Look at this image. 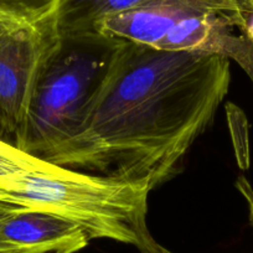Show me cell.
Segmentation results:
<instances>
[{
    "instance_id": "cell-1",
    "label": "cell",
    "mask_w": 253,
    "mask_h": 253,
    "mask_svg": "<svg viewBox=\"0 0 253 253\" xmlns=\"http://www.w3.org/2000/svg\"><path fill=\"white\" fill-rule=\"evenodd\" d=\"M230 82L225 57L124 41L76 133L40 158L152 191L177 174Z\"/></svg>"
},
{
    "instance_id": "cell-2",
    "label": "cell",
    "mask_w": 253,
    "mask_h": 253,
    "mask_svg": "<svg viewBox=\"0 0 253 253\" xmlns=\"http://www.w3.org/2000/svg\"><path fill=\"white\" fill-rule=\"evenodd\" d=\"M142 184L42 165L0 185V203L51 213L76 223L91 240H112L140 253H167L148 227V196Z\"/></svg>"
},
{
    "instance_id": "cell-3",
    "label": "cell",
    "mask_w": 253,
    "mask_h": 253,
    "mask_svg": "<svg viewBox=\"0 0 253 253\" xmlns=\"http://www.w3.org/2000/svg\"><path fill=\"white\" fill-rule=\"evenodd\" d=\"M123 42L99 33L55 35L36 72L14 145L40 158L71 138Z\"/></svg>"
},
{
    "instance_id": "cell-4",
    "label": "cell",
    "mask_w": 253,
    "mask_h": 253,
    "mask_svg": "<svg viewBox=\"0 0 253 253\" xmlns=\"http://www.w3.org/2000/svg\"><path fill=\"white\" fill-rule=\"evenodd\" d=\"M55 39L47 21H0V139L15 144L40 62Z\"/></svg>"
},
{
    "instance_id": "cell-5",
    "label": "cell",
    "mask_w": 253,
    "mask_h": 253,
    "mask_svg": "<svg viewBox=\"0 0 253 253\" xmlns=\"http://www.w3.org/2000/svg\"><path fill=\"white\" fill-rule=\"evenodd\" d=\"M195 10L217 11L247 20L253 14V0H150L138 8L104 18L97 24L96 31L153 48L176 19Z\"/></svg>"
},
{
    "instance_id": "cell-6",
    "label": "cell",
    "mask_w": 253,
    "mask_h": 253,
    "mask_svg": "<svg viewBox=\"0 0 253 253\" xmlns=\"http://www.w3.org/2000/svg\"><path fill=\"white\" fill-rule=\"evenodd\" d=\"M89 241L66 218L0 203V253H77Z\"/></svg>"
},
{
    "instance_id": "cell-7",
    "label": "cell",
    "mask_w": 253,
    "mask_h": 253,
    "mask_svg": "<svg viewBox=\"0 0 253 253\" xmlns=\"http://www.w3.org/2000/svg\"><path fill=\"white\" fill-rule=\"evenodd\" d=\"M148 1L150 0H57L46 21L57 36L97 33V24L104 18L138 8Z\"/></svg>"
},
{
    "instance_id": "cell-8",
    "label": "cell",
    "mask_w": 253,
    "mask_h": 253,
    "mask_svg": "<svg viewBox=\"0 0 253 253\" xmlns=\"http://www.w3.org/2000/svg\"><path fill=\"white\" fill-rule=\"evenodd\" d=\"M57 0H0V21L38 25L47 20Z\"/></svg>"
},
{
    "instance_id": "cell-9",
    "label": "cell",
    "mask_w": 253,
    "mask_h": 253,
    "mask_svg": "<svg viewBox=\"0 0 253 253\" xmlns=\"http://www.w3.org/2000/svg\"><path fill=\"white\" fill-rule=\"evenodd\" d=\"M42 163V158L29 154L15 145L0 139V185L19 175L39 169Z\"/></svg>"
},
{
    "instance_id": "cell-10",
    "label": "cell",
    "mask_w": 253,
    "mask_h": 253,
    "mask_svg": "<svg viewBox=\"0 0 253 253\" xmlns=\"http://www.w3.org/2000/svg\"><path fill=\"white\" fill-rule=\"evenodd\" d=\"M236 187L243 196L245 201L247 203L248 212H250V221L253 226V187L245 176H240L236 181Z\"/></svg>"
},
{
    "instance_id": "cell-11",
    "label": "cell",
    "mask_w": 253,
    "mask_h": 253,
    "mask_svg": "<svg viewBox=\"0 0 253 253\" xmlns=\"http://www.w3.org/2000/svg\"><path fill=\"white\" fill-rule=\"evenodd\" d=\"M167 253H171V252H170V251H168V250H167Z\"/></svg>"
},
{
    "instance_id": "cell-12",
    "label": "cell",
    "mask_w": 253,
    "mask_h": 253,
    "mask_svg": "<svg viewBox=\"0 0 253 253\" xmlns=\"http://www.w3.org/2000/svg\"><path fill=\"white\" fill-rule=\"evenodd\" d=\"M252 41H253V40H252Z\"/></svg>"
}]
</instances>
